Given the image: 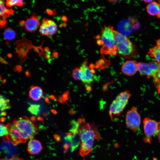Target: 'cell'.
<instances>
[{"label":"cell","mask_w":160,"mask_h":160,"mask_svg":"<svg viewBox=\"0 0 160 160\" xmlns=\"http://www.w3.org/2000/svg\"><path fill=\"white\" fill-rule=\"evenodd\" d=\"M158 2H159V3L160 4V0H159V1H158ZM157 16V17L159 18H160V14L159 15H158V16Z\"/></svg>","instance_id":"cell-30"},{"label":"cell","mask_w":160,"mask_h":160,"mask_svg":"<svg viewBox=\"0 0 160 160\" xmlns=\"http://www.w3.org/2000/svg\"><path fill=\"white\" fill-rule=\"evenodd\" d=\"M121 70L123 73L128 76H132L137 72V63L133 60H129L125 62L122 65Z\"/></svg>","instance_id":"cell-12"},{"label":"cell","mask_w":160,"mask_h":160,"mask_svg":"<svg viewBox=\"0 0 160 160\" xmlns=\"http://www.w3.org/2000/svg\"><path fill=\"white\" fill-rule=\"evenodd\" d=\"M42 147L41 143L38 140L33 139L29 142L27 147L28 153L32 155L39 153L42 150Z\"/></svg>","instance_id":"cell-13"},{"label":"cell","mask_w":160,"mask_h":160,"mask_svg":"<svg viewBox=\"0 0 160 160\" xmlns=\"http://www.w3.org/2000/svg\"><path fill=\"white\" fill-rule=\"evenodd\" d=\"M28 111L31 114L37 115L40 111V105L39 104H31L28 108Z\"/></svg>","instance_id":"cell-20"},{"label":"cell","mask_w":160,"mask_h":160,"mask_svg":"<svg viewBox=\"0 0 160 160\" xmlns=\"http://www.w3.org/2000/svg\"><path fill=\"white\" fill-rule=\"evenodd\" d=\"M33 117L29 118L25 116L20 117L7 124L9 130L7 136L15 145L24 143L32 139L39 131Z\"/></svg>","instance_id":"cell-1"},{"label":"cell","mask_w":160,"mask_h":160,"mask_svg":"<svg viewBox=\"0 0 160 160\" xmlns=\"http://www.w3.org/2000/svg\"><path fill=\"white\" fill-rule=\"evenodd\" d=\"M114 30L108 26L101 31L97 43L101 46L100 52L102 54L115 55L118 53Z\"/></svg>","instance_id":"cell-3"},{"label":"cell","mask_w":160,"mask_h":160,"mask_svg":"<svg viewBox=\"0 0 160 160\" xmlns=\"http://www.w3.org/2000/svg\"><path fill=\"white\" fill-rule=\"evenodd\" d=\"M146 10L150 15L157 16L160 14V4L156 1H153L147 6Z\"/></svg>","instance_id":"cell-15"},{"label":"cell","mask_w":160,"mask_h":160,"mask_svg":"<svg viewBox=\"0 0 160 160\" xmlns=\"http://www.w3.org/2000/svg\"><path fill=\"white\" fill-rule=\"evenodd\" d=\"M7 160H26L23 159L17 155H14L11 158Z\"/></svg>","instance_id":"cell-25"},{"label":"cell","mask_w":160,"mask_h":160,"mask_svg":"<svg viewBox=\"0 0 160 160\" xmlns=\"http://www.w3.org/2000/svg\"><path fill=\"white\" fill-rule=\"evenodd\" d=\"M79 132L81 141L79 153L84 157L92 151L95 140H99L100 135L97 128L89 123L79 127Z\"/></svg>","instance_id":"cell-2"},{"label":"cell","mask_w":160,"mask_h":160,"mask_svg":"<svg viewBox=\"0 0 160 160\" xmlns=\"http://www.w3.org/2000/svg\"><path fill=\"white\" fill-rule=\"evenodd\" d=\"M158 138L159 142L160 143V121L159 122L158 130L157 132Z\"/></svg>","instance_id":"cell-26"},{"label":"cell","mask_w":160,"mask_h":160,"mask_svg":"<svg viewBox=\"0 0 160 160\" xmlns=\"http://www.w3.org/2000/svg\"><path fill=\"white\" fill-rule=\"evenodd\" d=\"M153 79L158 92L159 93H160V70L158 72Z\"/></svg>","instance_id":"cell-24"},{"label":"cell","mask_w":160,"mask_h":160,"mask_svg":"<svg viewBox=\"0 0 160 160\" xmlns=\"http://www.w3.org/2000/svg\"><path fill=\"white\" fill-rule=\"evenodd\" d=\"M148 55L154 57L160 63V46H156L150 49L148 52Z\"/></svg>","instance_id":"cell-17"},{"label":"cell","mask_w":160,"mask_h":160,"mask_svg":"<svg viewBox=\"0 0 160 160\" xmlns=\"http://www.w3.org/2000/svg\"><path fill=\"white\" fill-rule=\"evenodd\" d=\"M82 73L81 81L86 84H89L93 81L95 71L88 65V62L85 60L81 64L80 68Z\"/></svg>","instance_id":"cell-10"},{"label":"cell","mask_w":160,"mask_h":160,"mask_svg":"<svg viewBox=\"0 0 160 160\" xmlns=\"http://www.w3.org/2000/svg\"><path fill=\"white\" fill-rule=\"evenodd\" d=\"M131 94L128 90L119 93L111 105L109 115L113 121L114 117L119 116L127 105Z\"/></svg>","instance_id":"cell-5"},{"label":"cell","mask_w":160,"mask_h":160,"mask_svg":"<svg viewBox=\"0 0 160 160\" xmlns=\"http://www.w3.org/2000/svg\"><path fill=\"white\" fill-rule=\"evenodd\" d=\"M137 70L141 76L153 79L160 70V63L154 61L147 63L140 62L137 63Z\"/></svg>","instance_id":"cell-6"},{"label":"cell","mask_w":160,"mask_h":160,"mask_svg":"<svg viewBox=\"0 0 160 160\" xmlns=\"http://www.w3.org/2000/svg\"><path fill=\"white\" fill-rule=\"evenodd\" d=\"M4 38L8 41L12 40L16 37V33L15 31L12 28H6L3 33Z\"/></svg>","instance_id":"cell-18"},{"label":"cell","mask_w":160,"mask_h":160,"mask_svg":"<svg viewBox=\"0 0 160 160\" xmlns=\"http://www.w3.org/2000/svg\"><path fill=\"white\" fill-rule=\"evenodd\" d=\"M14 12V10L7 7L4 0H0V17H8Z\"/></svg>","instance_id":"cell-16"},{"label":"cell","mask_w":160,"mask_h":160,"mask_svg":"<svg viewBox=\"0 0 160 160\" xmlns=\"http://www.w3.org/2000/svg\"><path fill=\"white\" fill-rule=\"evenodd\" d=\"M9 130L7 125L0 123V137H6L9 135Z\"/></svg>","instance_id":"cell-23"},{"label":"cell","mask_w":160,"mask_h":160,"mask_svg":"<svg viewBox=\"0 0 160 160\" xmlns=\"http://www.w3.org/2000/svg\"><path fill=\"white\" fill-rule=\"evenodd\" d=\"M5 5L8 7H11L14 6L21 7L24 5V3L23 0H8L5 2Z\"/></svg>","instance_id":"cell-21"},{"label":"cell","mask_w":160,"mask_h":160,"mask_svg":"<svg viewBox=\"0 0 160 160\" xmlns=\"http://www.w3.org/2000/svg\"><path fill=\"white\" fill-rule=\"evenodd\" d=\"M126 124L127 128L134 132L139 129L141 124V116L135 107L133 106L126 115Z\"/></svg>","instance_id":"cell-8"},{"label":"cell","mask_w":160,"mask_h":160,"mask_svg":"<svg viewBox=\"0 0 160 160\" xmlns=\"http://www.w3.org/2000/svg\"><path fill=\"white\" fill-rule=\"evenodd\" d=\"M118 53L126 58L135 55L136 50L132 41L126 36L114 30Z\"/></svg>","instance_id":"cell-4"},{"label":"cell","mask_w":160,"mask_h":160,"mask_svg":"<svg viewBox=\"0 0 160 160\" xmlns=\"http://www.w3.org/2000/svg\"><path fill=\"white\" fill-rule=\"evenodd\" d=\"M144 2L145 3H150L153 1V0H144Z\"/></svg>","instance_id":"cell-28"},{"label":"cell","mask_w":160,"mask_h":160,"mask_svg":"<svg viewBox=\"0 0 160 160\" xmlns=\"http://www.w3.org/2000/svg\"><path fill=\"white\" fill-rule=\"evenodd\" d=\"M159 122L146 117L143 120V129L145 134L144 142L151 144L152 137L157 133L159 129Z\"/></svg>","instance_id":"cell-7"},{"label":"cell","mask_w":160,"mask_h":160,"mask_svg":"<svg viewBox=\"0 0 160 160\" xmlns=\"http://www.w3.org/2000/svg\"><path fill=\"white\" fill-rule=\"evenodd\" d=\"M29 95L30 97L33 100L38 101L43 96V90L39 87L33 86L29 91Z\"/></svg>","instance_id":"cell-14"},{"label":"cell","mask_w":160,"mask_h":160,"mask_svg":"<svg viewBox=\"0 0 160 160\" xmlns=\"http://www.w3.org/2000/svg\"><path fill=\"white\" fill-rule=\"evenodd\" d=\"M11 108L9 100L0 95V111H3Z\"/></svg>","instance_id":"cell-19"},{"label":"cell","mask_w":160,"mask_h":160,"mask_svg":"<svg viewBox=\"0 0 160 160\" xmlns=\"http://www.w3.org/2000/svg\"><path fill=\"white\" fill-rule=\"evenodd\" d=\"M0 62H1L3 63L7 64V63L5 60H4L0 56Z\"/></svg>","instance_id":"cell-27"},{"label":"cell","mask_w":160,"mask_h":160,"mask_svg":"<svg viewBox=\"0 0 160 160\" xmlns=\"http://www.w3.org/2000/svg\"><path fill=\"white\" fill-rule=\"evenodd\" d=\"M21 24H23L27 31L31 32L37 30L40 25L38 17L35 13H33L30 17L27 18L23 23Z\"/></svg>","instance_id":"cell-11"},{"label":"cell","mask_w":160,"mask_h":160,"mask_svg":"<svg viewBox=\"0 0 160 160\" xmlns=\"http://www.w3.org/2000/svg\"><path fill=\"white\" fill-rule=\"evenodd\" d=\"M7 159H0V160H7Z\"/></svg>","instance_id":"cell-31"},{"label":"cell","mask_w":160,"mask_h":160,"mask_svg":"<svg viewBox=\"0 0 160 160\" xmlns=\"http://www.w3.org/2000/svg\"><path fill=\"white\" fill-rule=\"evenodd\" d=\"M157 45L160 46V39L157 40L156 41Z\"/></svg>","instance_id":"cell-29"},{"label":"cell","mask_w":160,"mask_h":160,"mask_svg":"<svg viewBox=\"0 0 160 160\" xmlns=\"http://www.w3.org/2000/svg\"><path fill=\"white\" fill-rule=\"evenodd\" d=\"M72 76L76 80L81 81L82 78V73L80 68H76L73 70Z\"/></svg>","instance_id":"cell-22"},{"label":"cell","mask_w":160,"mask_h":160,"mask_svg":"<svg viewBox=\"0 0 160 160\" xmlns=\"http://www.w3.org/2000/svg\"><path fill=\"white\" fill-rule=\"evenodd\" d=\"M57 30V26L55 22L45 18L40 23L39 32L42 36L50 37L56 33Z\"/></svg>","instance_id":"cell-9"}]
</instances>
